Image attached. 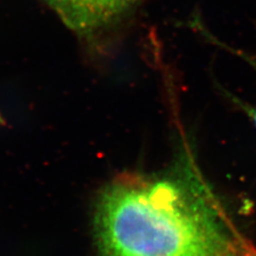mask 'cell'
Instances as JSON below:
<instances>
[{
	"label": "cell",
	"mask_w": 256,
	"mask_h": 256,
	"mask_svg": "<svg viewBox=\"0 0 256 256\" xmlns=\"http://www.w3.org/2000/svg\"><path fill=\"white\" fill-rule=\"evenodd\" d=\"M3 122V120H2V118H1V117H0V124H1V122Z\"/></svg>",
	"instance_id": "5b68a950"
},
{
	"label": "cell",
	"mask_w": 256,
	"mask_h": 256,
	"mask_svg": "<svg viewBox=\"0 0 256 256\" xmlns=\"http://www.w3.org/2000/svg\"><path fill=\"white\" fill-rule=\"evenodd\" d=\"M96 227L104 256H241L242 238L186 174L111 184Z\"/></svg>",
	"instance_id": "6da1fadb"
},
{
	"label": "cell",
	"mask_w": 256,
	"mask_h": 256,
	"mask_svg": "<svg viewBox=\"0 0 256 256\" xmlns=\"http://www.w3.org/2000/svg\"><path fill=\"white\" fill-rule=\"evenodd\" d=\"M241 248V256H256V248L248 243L245 239L242 240Z\"/></svg>",
	"instance_id": "3957f363"
},
{
	"label": "cell",
	"mask_w": 256,
	"mask_h": 256,
	"mask_svg": "<svg viewBox=\"0 0 256 256\" xmlns=\"http://www.w3.org/2000/svg\"><path fill=\"white\" fill-rule=\"evenodd\" d=\"M70 30L92 38L113 26L137 5L138 0H43Z\"/></svg>",
	"instance_id": "7a4b0ae2"
},
{
	"label": "cell",
	"mask_w": 256,
	"mask_h": 256,
	"mask_svg": "<svg viewBox=\"0 0 256 256\" xmlns=\"http://www.w3.org/2000/svg\"><path fill=\"white\" fill-rule=\"evenodd\" d=\"M246 112H247L248 117L254 122V126H256V108L248 106V108H246Z\"/></svg>",
	"instance_id": "277c9868"
}]
</instances>
